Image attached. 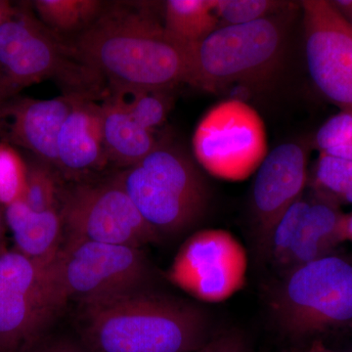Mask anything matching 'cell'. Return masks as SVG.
<instances>
[{
	"instance_id": "6da1fadb",
	"label": "cell",
	"mask_w": 352,
	"mask_h": 352,
	"mask_svg": "<svg viewBox=\"0 0 352 352\" xmlns=\"http://www.w3.org/2000/svg\"><path fill=\"white\" fill-rule=\"evenodd\" d=\"M69 43L110 88L170 90L190 82L191 47L171 38L163 25L141 11L103 10Z\"/></svg>"
},
{
	"instance_id": "7a4b0ae2",
	"label": "cell",
	"mask_w": 352,
	"mask_h": 352,
	"mask_svg": "<svg viewBox=\"0 0 352 352\" xmlns=\"http://www.w3.org/2000/svg\"><path fill=\"white\" fill-rule=\"evenodd\" d=\"M80 310V336L88 352H198L208 340L203 309L148 288Z\"/></svg>"
},
{
	"instance_id": "3957f363",
	"label": "cell",
	"mask_w": 352,
	"mask_h": 352,
	"mask_svg": "<svg viewBox=\"0 0 352 352\" xmlns=\"http://www.w3.org/2000/svg\"><path fill=\"white\" fill-rule=\"evenodd\" d=\"M48 80L60 83L64 94L94 98L103 78L28 7L13 6L0 25V103Z\"/></svg>"
},
{
	"instance_id": "277c9868",
	"label": "cell",
	"mask_w": 352,
	"mask_h": 352,
	"mask_svg": "<svg viewBox=\"0 0 352 352\" xmlns=\"http://www.w3.org/2000/svg\"><path fill=\"white\" fill-rule=\"evenodd\" d=\"M113 178L161 236L188 230L207 210L205 178L189 157L173 148L159 145Z\"/></svg>"
},
{
	"instance_id": "5b68a950",
	"label": "cell",
	"mask_w": 352,
	"mask_h": 352,
	"mask_svg": "<svg viewBox=\"0 0 352 352\" xmlns=\"http://www.w3.org/2000/svg\"><path fill=\"white\" fill-rule=\"evenodd\" d=\"M292 12L215 30L191 47L189 85L214 92L270 80L283 58Z\"/></svg>"
},
{
	"instance_id": "8992f818",
	"label": "cell",
	"mask_w": 352,
	"mask_h": 352,
	"mask_svg": "<svg viewBox=\"0 0 352 352\" xmlns=\"http://www.w3.org/2000/svg\"><path fill=\"white\" fill-rule=\"evenodd\" d=\"M271 308L292 337L352 326V261L330 254L287 271Z\"/></svg>"
},
{
	"instance_id": "52a82bcc",
	"label": "cell",
	"mask_w": 352,
	"mask_h": 352,
	"mask_svg": "<svg viewBox=\"0 0 352 352\" xmlns=\"http://www.w3.org/2000/svg\"><path fill=\"white\" fill-rule=\"evenodd\" d=\"M60 302L80 307L147 288L151 268L140 248L85 240H64L46 266Z\"/></svg>"
},
{
	"instance_id": "ba28073f",
	"label": "cell",
	"mask_w": 352,
	"mask_h": 352,
	"mask_svg": "<svg viewBox=\"0 0 352 352\" xmlns=\"http://www.w3.org/2000/svg\"><path fill=\"white\" fill-rule=\"evenodd\" d=\"M193 151L197 162L210 175L229 182L247 179L268 154L263 118L239 99L220 102L197 126Z\"/></svg>"
},
{
	"instance_id": "9c48e42d",
	"label": "cell",
	"mask_w": 352,
	"mask_h": 352,
	"mask_svg": "<svg viewBox=\"0 0 352 352\" xmlns=\"http://www.w3.org/2000/svg\"><path fill=\"white\" fill-rule=\"evenodd\" d=\"M64 240L142 248L161 239L124 189L112 179L61 190Z\"/></svg>"
},
{
	"instance_id": "30bf717a",
	"label": "cell",
	"mask_w": 352,
	"mask_h": 352,
	"mask_svg": "<svg viewBox=\"0 0 352 352\" xmlns=\"http://www.w3.org/2000/svg\"><path fill=\"white\" fill-rule=\"evenodd\" d=\"M63 308L46 267L14 249L0 254V352L41 339Z\"/></svg>"
},
{
	"instance_id": "8fae6325",
	"label": "cell",
	"mask_w": 352,
	"mask_h": 352,
	"mask_svg": "<svg viewBox=\"0 0 352 352\" xmlns=\"http://www.w3.org/2000/svg\"><path fill=\"white\" fill-rule=\"evenodd\" d=\"M248 254L229 231L205 229L190 236L173 258L171 283L201 302H223L244 288Z\"/></svg>"
},
{
	"instance_id": "7c38bea8",
	"label": "cell",
	"mask_w": 352,
	"mask_h": 352,
	"mask_svg": "<svg viewBox=\"0 0 352 352\" xmlns=\"http://www.w3.org/2000/svg\"><path fill=\"white\" fill-rule=\"evenodd\" d=\"M310 78L340 111H352V25L326 0L300 2Z\"/></svg>"
},
{
	"instance_id": "4fadbf2b",
	"label": "cell",
	"mask_w": 352,
	"mask_h": 352,
	"mask_svg": "<svg viewBox=\"0 0 352 352\" xmlns=\"http://www.w3.org/2000/svg\"><path fill=\"white\" fill-rule=\"evenodd\" d=\"M346 217L331 197L318 191L303 195L278 221L268 256L286 272L330 256L347 240Z\"/></svg>"
},
{
	"instance_id": "5bb4252c",
	"label": "cell",
	"mask_w": 352,
	"mask_h": 352,
	"mask_svg": "<svg viewBox=\"0 0 352 352\" xmlns=\"http://www.w3.org/2000/svg\"><path fill=\"white\" fill-rule=\"evenodd\" d=\"M308 150L298 142L278 145L256 170L252 190V215L256 244L268 254L273 231L293 204L305 195Z\"/></svg>"
},
{
	"instance_id": "9a60e30c",
	"label": "cell",
	"mask_w": 352,
	"mask_h": 352,
	"mask_svg": "<svg viewBox=\"0 0 352 352\" xmlns=\"http://www.w3.org/2000/svg\"><path fill=\"white\" fill-rule=\"evenodd\" d=\"M76 96L64 94L41 100L19 95L1 102L0 142L24 148L54 168L58 133Z\"/></svg>"
},
{
	"instance_id": "2e32d148",
	"label": "cell",
	"mask_w": 352,
	"mask_h": 352,
	"mask_svg": "<svg viewBox=\"0 0 352 352\" xmlns=\"http://www.w3.org/2000/svg\"><path fill=\"white\" fill-rule=\"evenodd\" d=\"M56 166L69 178L96 173L109 163L102 129L101 106L94 98L76 96L60 127Z\"/></svg>"
},
{
	"instance_id": "e0dca14e",
	"label": "cell",
	"mask_w": 352,
	"mask_h": 352,
	"mask_svg": "<svg viewBox=\"0 0 352 352\" xmlns=\"http://www.w3.org/2000/svg\"><path fill=\"white\" fill-rule=\"evenodd\" d=\"M4 219L12 232L14 250L43 267L50 265L64 241L60 210L34 212L19 199L6 206Z\"/></svg>"
},
{
	"instance_id": "ac0fdd59",
	"label": "cell",
	"mask_w": 352,
	"mask_h": 352,
	"mask_svg": "<svg viewBox=\"0 0 352 352\" xmlns=\"http://www.w3.org/2000/svg\"><path fill=\"white\" fill-rule=\"evenodd\" d=\"M100 106L109 163L120 168H129L159 146L153 131L138 124L110 95Z\"/></svg>"
},
{
	"instance_id": "d6986e66",
	"label": "cell",
	"mask_w": 352,
	"mask_h": 352,
	"mask_svg": "<svg viewBox=\"0 0 352 352\" xmlns=\"http://www.w3.org/2000/svg\"><path fill=\"white\" fill-rule=\"evenodd\" d=\"M217 0H168L164 29L177 43L193 47L207 38L220 22L214 12Z\"/></svg>"
},
{
	"instance_id": "ffe728a7",
	"label": "cell",
	"mask_w": 352,
	"mask_h": 352,
	"mask_svg": "<svg viewBox=\"0 0 352 352\" xmlns=\"http://www.w3.org/2000/svg\"><path fill=\"white\" fill-rule=\"evenodd\" d=\"M32 6L41 22L54 32L87 30L103 12V3L97 0H36Z\"/></svg>"
},
{
	"instance_id": "44dd1931",
	"label": "cell",
	"mask_w": 352,
	"mask_h": 352,
	"mask_svg": "<svg viewBox=\"0 0 352 352\" xmlns=\"http://www.w3.org/2000/svg\"><path fill=\"white\" fill-rule=\"evenodd\" d=\"M110 96L141 126L154 131L166 120L171 107L166 89L110 88Z\"/></svg>"
},
{
	"instance_id": "7402d4cb",
	"label": "cell",
	"mask_w": 352,
	"mask_h": 352,
	"mask_svg": "<svg viewBox=\"0 0 352 352\" xmlns=\"http://www.w3.org/2000/svg\"><path fill=\"white\" fill-rule=\"evenodd\" d=\"M61 190L52 166L39 161L28 166L25 189L21 200L34 212L60 210Z\"/></svg>"
},
{
	"instance_id": "603a6c76",
	"label": "cell",
	"mask_w": 352,
	"mask_h": 352,
	"mask_svg": "<svg viewBox=\"0 0 352 352\" xmlns=\"http://www.w3.org/2000/svg\"><path fill=\"white\" fill-rule=\"evenodd\" d=\"M293 4L276 0H217L214 12L220 25L248 24L285 12Z\"/></svg>"
},
{
	"instance_id": "cb8c5ba5",
	"label": "cell",
	"mask_w": 352,
	"mask_h": 352,
	"mask_svg": "<svg viewBox=\"0 0 352 352\" xmlns=\"http://www.w3.org/2000/svg\"><path fill=\"white\" fill-rule=\"evenodd\" d=\"M317 191L352 204V161L322 154L315 170Z\"/></svg>"
},
{
	"instance_id": "d4e9b609",
	"label": "cell",
	"mask_w": 352,
	"mask_h": 352,
	"mask_svg": "<svg viewBox=\"0 0 352 352\" xmlns=\"http://www.w3.org/2000/svg\"><path fill=\"white\" fill-rule=\"evenodd\" d=\"M315 144L322 154L352 161V111H340L324 122Z\"/></svg>"
},
{
	"instance_id": "484cf974",
	"label": "cell",
	"mask_w": 352,
	"mask_h": 352,
	"mask_svg": "<svg viewBox=\"0 0 352 352\" xmlns=\"http://www.w3.org/2000/svg\"><path fill=\"white\" fill-rule=\"evenodd\" d=\"M27 168L13 146L0 142V204L7 206L22 198Z\"/></svg>"
},
{
	"instance_id": "4316f807",
	"label": "cell",
	"mask_w": 352,
	"mask_h": 352,
	"mask_svg": "<svg viewBox=\"0 0 352 352\" xmlns=\"http://www.w3.org/2000/svg\"><path fill=\"white\" fill-rule=\"evenodd\" d=\"M198 352H248V346L242 335L229 332L208 340Z\"/></svg>"
},
{
	"instance_id": "83f0119b",
	"label": "cell",
	"mask_w": 352,
	"mask_h": 352,
	"mask_svg": "<svg viewBox=\"0 0 352 352\" xmlns=\"http://www.w3.org/2000/svg\"><path fill=\"white\" fill-rule=\"evenodd\" d=\"M20 352H88L82 344L68 339H43V337Z\"/></svg>"
},
{
	"instance_id": "f1b7e54d",
	"label": "cell",
	"mask_w": 352,
	"mask_h": 352,
	"mask_svg": "<svg viewBox=\"0 0 352 352\" xmlns=\"http://www.w3.org/2000/svg\"><path fill=\"white\" fill-rule=\"evenodd\" d=\"M333 8L344 18L351 22L352 21V0H336L330 1Z\"/></svg>"
},
{
	"instance_id": "f546056e",
	"label": "cell",
	"mask_w": 352,
	"mask_h": 352,
	"mask_svg": "<svg viewBox=\"0 0 352 352\" xmlns=\"http://www.w3.org/2000/svg\"><path fill=\"white\" fill-rule=\"evenodd\" d=\"M6 219H4V214H2L1 208H0V254L6 252Z\"/></svg>"
},
{
	"instance_id": "4dcf8cb0",
	"label": "cell",
	"mask_w": 352,
	"mask_h": 352,
	"mask_svg": "<svg viewBox=\"0 0 352 352\" xmlns=\"http://www.w3.org/2000/svg\"><path fill=\"white\" fill-rule=\"evenodd\" d=\"M12 8L13 6L10 4V2L0 0V25H1L3 21L6 19L7 16L11 12Z\"/></svg>"
},
{
	"instance_id": "1f68e13d",
	"label": "cell",
	"mask_w": 352,
	"mask_h": 352,
	"mask_svg": "<svg viewBox=\"0 0 352 352\" xmlns=\"http://www.w3.org/2000/svg\"><path fill=\"white\" fill-rule=\"evenodd\" d=\"M346 239L352 242V214L346 217Z\"/></svg>"
},
{
	"instance_id": "d6a6232c",
	"label": "cell",
	"mask_w": 352,
	"mask_h": 352,
	"mask_svg": "<svg viewBox=\"0 0 352 352\" xmlns=\"http://www.w3.org/2000/svg\"><path fill=\"white\" fill-rule=\"evenodd\" d=\"M307 352H331L323 344H314Z\"/></svg>"
},
{
	"instance_id": "836d02e7",
	"label": "cell",
	"mask_w": 352,
	"mask_h": 352,
	"mask_svg": "<svg viewBox=\"0 0 352 352\" xmlns=\"http://www.w3.org/2000/svg\"><path fill=\"white\" fill-rule=\"evenodd\" d=\"M351 25H352V21H351Z\"/></svg>"
}]
</instances>
